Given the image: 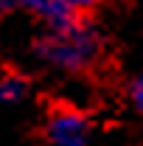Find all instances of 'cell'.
Returning <instances> with one entry per match:
<instances>
[{
    "label": "cell",
    "instance_id": "1",
    "mask_svg": "<svg viewBox=\"0 0 143 146\" xmlns=\"http://www.w3.org/2000/svg\"><path fill=\"white\" fill-rule=\"evenodd\" d=\"M34 54L59 73H87L104 54L98 31L84 20H73L59 28H45L34 42Z\"/></svg>",
    "mask_w": 143,
    "mask_h": 146
},
{
    "label": "cell",
    "instance_id": "2",
    "mask_svg": "<svg viewBox=\"0 0 143 146\" xmlns=\"http://www.w3.org/2000/svg\"><path fill=\"white\" fill-rule=\"evenodd\" d=\"M45 146H90L93 124L84 112L73 107H59L45 121Z\"/></svg>",
    "mask_w": 143,
    "mask_h": 146
},
{
    "label": "cell",
    "instance_id": "3",
    "mask_svg": "<svg viewBox=\"0 0 143 146\" xmlns=\"http://www.w3.org/2000/svg\"><path fill=\"white\" fill-rule=\"evenodd\" d=\"M9 14H28L45 28H59L79 20V11L68 0H0V17Z\"/></svg>",
    "mask_w": 143,
    "mask_h": 146
},
{
    "label": "cell",
    "instance_id": "4",
    "mask_svg": "<svg viewBox=\"0 0 143 146\" xmlns=\"http://www.w3.org/2000/svg\"><path fill=\"white\" fill-rule=\"evenodd\" d=\"M28 96V82L17 73H0V110L11 107Z\"/></svg>",
    "mask_w": 143,
    "mask_h": 146
},
{
    "label": "cell",
    "instance_id": "5",
    "mask_svg": "<svg viewBox=\"0 0 143 146\" xmlns=\"http://www.w3.org/2000/svg\"><path fill=\"white\" fill-rule=\"evenodd\" d=\"M129 98H132L135 110L140 112V118H143V73H138V79L132 82V87H129Z\"/></svg>",
    "mask_w": 143,
    "mask_h": 146
},
{
    "label": "cell",
    "instance_id": "6",
    "mask_svg": "<svg viewBox=\"0 0 143 146\" xmlns=\"http://www.w3.org/2000/svg\"><path fill=\"white\" fill-rule=\"evenodd\" d=\"M76 11H81V9H93V6H101V3H107V0H68Z\"/></svg>",
    "mask_w": 143,
    "mask_h": 146
}]
</instances>
